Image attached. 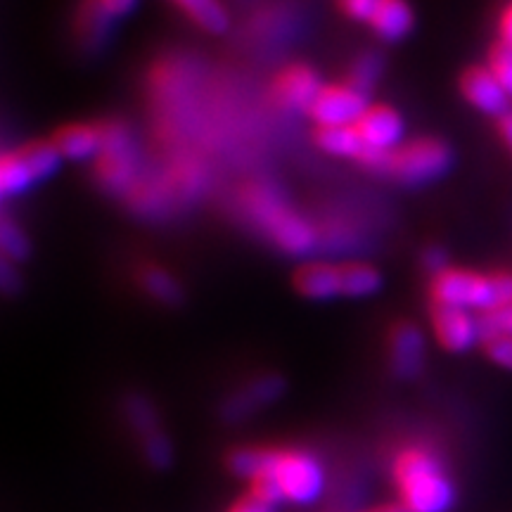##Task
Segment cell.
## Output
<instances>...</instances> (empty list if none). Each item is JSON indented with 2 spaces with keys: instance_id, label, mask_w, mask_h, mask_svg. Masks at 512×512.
Instances as JSON below:
<instances>
[{
  "instance_id": "obj_27",
  "label": "cell",
  "mask_w": 512,
  "mask_h": 512,
  "mask_svg": "<svg viewBox=\"0 0 512 512\" xmlns=\"http://www.w3.org/2000/svg\"><path fill=\"white\" fill-rule=\"evenodd\" d=\"M0 245H3L5 261H12V264H19V261H24L31 254L27 233L10 219H5L3 228H0Z\"/></svg>"
},
{
  "instance_id": "obj_28",
  "label": "cell",
  "mask_w": 512,
  "mask_h": 512,
  "mask_svg": "<svg viewBox=\"0 0 512 512\" xmlns=\"http://www.w3.org/2000/svg\"><path fill=\"white\" fill-rule=\"evenodd\" d=\"M479 330H482V337L489 335H512V302L491 306L482 313H477Z\"/></svg>"
},
{
  "instance_id": "obj_35",
  "label": "cell",
  "mask_w": 512,
  "mask_h": 512,
  "mask_svg": "<svg viewBox=\"0 0 512 512\" xmlns=\"http://www.w3.org/2000/svg\"><path fill=\"white\" fill-rule=\"evenodd\" d=\"M361 512H408V510L403 508L401 503H387V505H377V508H368Z\"/></svg>"
},
{
  "instance_id": "obj_31",
  "label": "cell",
  "mask_w": 512,
  "mask_h": 512,
  "mask_svg": "<svg viewBox=\"0 0 512 512\" xmlns=\"http://www.w3.org/2000/svg\"><path fill=\"white\" fill-rule=\"evenodd\" d=\"M228 512H273V505L264 503L254 494H245V496H240L233 505H230Z\"/></svg>"
},
{
  "instance_id": "obj_15",
  "label": "cell",
  "mask_w": 512,
  "mask_h": 512,
  "mask_svg": "<svg viewBox=\"0 0 512 512\" xmlns=\"http://www.w3.org/2000/svg\"><path fill=\"white\" fill-rule=\"evenodd\" d=\"M292 285L297 294L311 302H330L342 297V278H339V264L328 261H306L294 271Z\"/></svg>"
},
{
  "instance_id": "obj_6",
  "label": "cell",
  "mask_w": 512,
  "mask_h": 512,
  "mask_svg": "<svg viewBox=\"0 0 512 512\" xmlns=\"http://www.w3.org/2000/svg\"><path fill=\"white\" fill-rule=\"evenodd\" d=\"M102 150L98 155V181L114 192L126 190L133 181L136 166H133V140L131 133L119 121H102Z\"/></svg>"
},
{
  "instance_id": "obj_32",
  "label": "cell",
  "mask_w": 512,
  "mask_h": 512,
  "mask_svg": "<svg viewBox=\"0 0 512 512\" xmlns=\"http://www.w3.org/2000/svg\"><path fill=\"white\" fill-rule=\"evenodd\" d=\"M498 38L512 46V0L503 5L501 15H498Z\"/></svg>"
},
{
  "instance_id": "obj_18",
  "label": "cell",
  "mask_w": 512,
  "mask_h": 512,
  "mask_svg": "<svg viewBox=\"0 0 512 512\" xmlns=\"http://www.w3.org/2000/svg\"><path fill=\"white\" fill-rule=\"evenodd\" d=\"M368 24L382 41L396 43L411 34L415 15L406 0H375Z\"/></svg>"
},
{
  "instance_id": "obj_30",
  "label": "cell",
  "mask_w": 512,
  "mask_h": 512,
  "mask_svg": "<svg viewBox=\"0 0 512 512\" xmlns=\"http://www.w3.org/2000/svg\"><path fill=\"white\" fill-rule=\"evenodd\" d=\"M422 266H425V271L430 275H437L439 271H444V268L448 266L444 249H441V247H427L425 252H422Z\"/></svg>"
},
{
  "instance_id": "obj_23",
  "label": "cell",
  "mask_w": 512,
  "mask_h": 512,
  "mask_svg": "<svg viewBox=\"0 0 512 512\" xmlns=\"http://www.w3.org/2000/svg\"><path fill=\"white\" fill-rule=\"evenodd\" d=\"M17 152L36 183L46 181V178L53 176L57 166L62 162L60 152H57L53 140H31V143L17 147Z\"/></svg>"
},
{
  "instance_id": "obj_19",
  "label": "cell",
  "mask_w": 512,
  "mask_h": 512,
  "mask_svg": "<svg viewBox=\"0 0 512 512\" xmlns=\"http://www.w3.org/2000/svg\"><path fill=\"white\" fill-rule=\"evenodd\" d=\"M313 143H316L325 155L354 159V162H358V157H361L363 150H366V143H363V138L358 136L356 126L316 128V133H313Z\"/></svg>"
},
{
  "instance_id": "obj_24",
  "label": "cell",
  "mask_w": 512,
  "mask_h": 512,
  "mask_svg": "<svg viewBox=\"0 0 512 512\" xmlns=\"http://www.w3.org/2000/svg\"><path fill=\"white\" fill-rule=\"evenodd\" d=\"M31 185H36V181L31 178L29 169L24 166L22 157H19V152H3V159H0V190H3V195H22V192H27L31 188Z\"/></svg>"
},
{
  "instance_id": "obj_9",
  "label": "cell",
  "mask_w": 512,
  "mask_h": 512,
  "mask_svg": "<svg viewBox=\"0 0 512 512\" xmlns=\"http://www.w3.org/2000/svg\"><path fill=\"white\" fill-rule=\"evenodd\" d=\"M124 413L131 427L140 437V446L147 463L155 467H166L171 463V441L159 425L155 406L145 396H128L124 403Z\"/></svg>"
},
{
  "instance_id": "obj_29",
  "label": "cell",
  "mask_w": 512,
  "mask_h": 512,
  "mask_svg": "<svg viewBox=\"0 0 512 512\" xmlns=\"http://www.w3.org/2000/svg\"><path fill=\"white\" fill-rule=\"evenodd\" d=\"M482 351L491 363L503 370H512V335H489L482 337Z\"/></svg>"
},
{
  "instance_id": "obj_20",
  "label": "cell",
  "mask_w": 512,
  "mask_h": 512,
  "mask_svg": "<svg viewBox=\"0 0 512 512\" xmlns=\"http://www.w3.org/2000/svg\"><path fill=\"white\" fill-rule=\"evenodd\" d=\"M339 278H342V297L349 299L370 297L382 287L380 271L366 261H342Z\"/></svg>"
},
{
  "instance_id": "obj_26",
  "label": "cell",
  "mask_w": 512,
  "mask_h": 512,
  "mask_svg": "<svg viewBox=\"0 0 512 512\" xmlns=\"http://www.w3.org/2000/svg\"><path fill=\"white\" fill-rule=\"evenodd\" d=\"M486 67L494 72V76L501 81L505 93H508L512 100V46L510 43L496 38V41L489 46V53H486Z\"/></svg>"
},
{
  "instance_id": "obj_2",
  "label": "cell",
  "mask_w": 512,
  "mask_h": 512,
  "mask_svg": "<svg viewBox=\"0 0 512 512\" xmlns=\"http://www.w3.org/2000/svg\"><path fill=\"white\" fill-rule=\"evenodd\" d=\"M392 484L408 512H446L453 503V484L430 448L408 444L392 458Z\"/></svg>"
},
{
  "instance_id": "obj_5",
  "label": "cell",
  "mask_w": 512,
  "mask_h": 512,
  "mask_svg": "<svg viewBox=\"0 0 512 512\" xmlns=\"http://www.w3.org/2000/svg\"><path fill=\"white\" fill-rule=\"evenodd\" d=\"M432 304L453 306L472 313H482L496 304L491 275L470 268L446 266L430 280Z\"/></svg>"
},
{
  "instance_id": "obj_14",
  "label": "cell",
  "mask_w": 512,
  "mask_h": 512,
  "mask_svg": "<svg viewBox=\"0 0 512 512\" xmlns=\"http://www.w3.org/2000/svg\"><path fill=\"white\" fill-rule=\"evenodd\" d=\"M323 88L318 74L313 72L309 64H290L283 72L275 76L273 83V95L280 105L287 110H304L309 112L311 102L316 100V95Z\"/></svg>"
},
{
  "instance_id": "obj_12",
  "label": "cell",
  "mask_w": 512,
  "mask_h": 512,
  "mask_svg": "<svg viewBox=\"0 0 512 512\" xmlns=\"http://www.w3.org/2000/svg\"><path fill=\"white\" fill-rule=\"evenodd\" d=\"M389 368L399 380H413L425 368V337L418 325L399 323L389 332Z\"/></svg>"
},
{
  "instance_id": "obj_22",
  "label": "cell",
  "mask_w": 512,
  "mask_h": 512,
  "mask_svg": "<svg viewBox=\"0 0 512 512\" xmlns=\"http://www.w3.org/2000/svg\"><path fill=\"white\" fill-rule=\"evenodd\" d=\"M176 8L207 34H223L228 29V12L219 0H174Z\"/></svg>"
},
{
  "instance_id": "obj_33",
  "label": "cell",
  "mask_w": 512,
  "mask_h": 512,
  "mask_svg": "<svg viewBox=\"0 0 512 512\" xmlns=\"http://www.w3.org/2000/svg\"><path fill=\"white\" fill-rule=\"evenodd\" d=\"M105 3V8L110 15L117 19V17H126L128 12L136 8V0H102Z\"/></svg>"
},
{
  "instance_id": "obj_11",
  "label": "cell",
  "mask_w": 512,
  "mask_h": 512,
  "mask_svg": "<svg viewBox=\"0 0 512 512\" xmlns=\"http://www.w3.org/2000/svg\"><path fill=\"white\" fill-rule=\"evenodd\" d=\"M285 392V380L280 375H259L254 380L242 384L235 389L233 394L223 401L221 406V418L226 422H240L254 415L261 408H266L268 403H273L280 394Z\"/></svg>"
},
{
  "instance_id": "obj_7",
  "label": "cell",
  "mask_w": 512,
  "mask_h": 512,
  "mask_svg": "<svg viewBox=\"0 0 512 512\" xmlns=\"http://www.w3.org/2000/svg\"><path fill=\"white\" fill-rule=\"evenodd\" d=\"M368 105V95L356 91L347 81L325 83L306 114H309L316 128L354 126L361 119V114L366 112Z\"/></svg>"
},
{
  "instance_id": "obj_21",
  "label": "cell",
  "mask_w": 512,
  "mask_h": 512,
  "mask_svg": "<svg viewBox=\"0 0 512 512\" xmlns=\"http://www.w3.org/2000/svg\"><path fill=\"white\" fill-rule=\"evenodd\" d=\"M138 285L147 297L164 306H178L183 302V287L169 271L159 266H145L138 273Z\"/></svg>"
},
{
  "instance_id": "obj_34",
  "label": "cell",
  "mask_w": 512,
  "mask_h": 512,
  "mask_svg": "<svg viewBox=\"0 0 512 512\" xmlns=\"http://www.w3.org/2000/svg\"><path fill=\"white\" fill-rule=\"evenodd\" d=\"M496 128H498V136L505 145H508V150H512V110H508L503 114V117L496 119Z\"/></svg>"
},
{
  "instance_id": "obj_16",
  "label": "cell",
  "mask_w": 512,
  "mask_h": 512,
  "mask_svg": "<svg viewBox=\"0 0 512 512\" xmlns=\"http://www.w3.org/2000/svg\"><path fill=\"white\" fill-rule=\"evenodd\" d=\"M114 17L107 12L102 0H79L74 17V36L76 43L86 53H98V50L110 41Z\"/></svg>"
},
{
  "instance_id": "obj_8",
  "label": "cell",
  "mask_w": 512,
  "mask_h": 512,
  "mask_svg": "<svg viewBox=\"0 0 512 512\" xmlns=\"http://www.w3.org/2000/svg\"><path fill=\"white\" fill-rule=\"evenodd\" d=\"M432 332L437 337L439 347L451 354H463L482 342V330H479L477 313L465 309H453V306H430Z\"/></svg>"
},
{
  "instance_id": "obj_17",
  "label": "cell",
  "mask_w": 512,
  "mask_h": 512,
  "mask_svg": "<svg viewBox=\"0 0 512 512\" xmlns=\"http://www.w3.org/2000/svg\"><path fill=\"white\" fill-rule=\"evenodd\" d=\"M50 140H53L62 159H74V162L98 157L102 150L100 124H83V121L64 124L57 128Z\"/></svg>"
},
{
  "instance_id": "obj_25",
  "label": "cell",
  "mask_w": 512,
  "mask_h": 512,
  "mask_svg": "<svg viewBox=\"0 0 512 512\" xmlns=\"http://www.w3.org/2000/svg\"><path fill=\"white\" fill-rule=\"evenodd\" d=\"M380 74H382V57L373 53V50H368V53L358 55L356 62L351 64L347 83L349 86H354L356 91H361L363 95H370V91L375 88V83L380 81Z\"/></svg>"
},
{
  "instance_id": "obj_4",
  "label": "cell",
  "mask_w": 512,
  "mask_h": 512,
  "mask_svg": "<svg viewBox=\"0 0 512 512\" xmlns=\"http://www.w3.org/2000/svg\"><path fill=\"white\" fill-rule=\"evenodd\" d=\"M453 155L441 138H413L403 140L399 147L389 152L387 176L396 178L403 185H425L437 181L451 169Z\"/></svg>"
},
{
  "instance_id": "obj_13",
  "label": "cell",
  "mask_w": 512,
  "mask_h": 512,
  "mask_svg": "<svg viewBox=\"0 0 512 512\" xmlns=\"http://www.w3.org/2000/svg\"><path fill=\"white\" fill-rule=\"evenodd\" d=\"M358 136L363 143L375 150L392 152L394 147L403 143V119L401 114L389 105H380V102H370L361 119L356 121Z\"/></svg>"
},
{
  "instance_id": "obj_3",
  "label": "cell",
  "mask_w": 512,
  "mask_h": 512,
  "mask_svg": "<svg viewBox=\"0 0 512 512\" xmlns=\"http://www.w3.org/2000/svg\"><path fill=\"white\" fill-rule=\"evenodd\" d=\"M245 207L249 216L266 230L273 245L292 256L311 252L316 245V228L304 216L285 207L283 200L273 190L252 188L245 192Z\"/></svg>"
},
{
  "instance_id": "obj_1",
  "label": "cell",
  "mask_w": 512,
  "mask_h": 512,
  "mask_svg": "<svg viewBox=\"0 0 512 512\" xmlns=\"http://www.w3.org/2000/svg\"><path fill=\"white\" fill-rule=\"evenodd\" d=\"M233 475L249 482V494L268 505L311 503L323 491L325 472L316 456L290 446H240L228 453Z\"/></svg>"
},
{
  "instance_id": "obj_10",
  "label": "cell",
  "mask_w": 512,
  "mask_h": 512,
  "mask_svg": "<svg viewBox=\"0 0 512 512\" xmlns=\"http://www.w3.org/2000/svg\"><path fill=\"white\" fill-rule=\"evenodd\" d=\"M460 93L463 98L470 102L475 110H479L486 117H503L505 112L512 110L510 95L505 93L501 81L496 79L494 72H491L486 64H472L467 67L463 74H460Z\"/></svg>"
}]
</instances>
